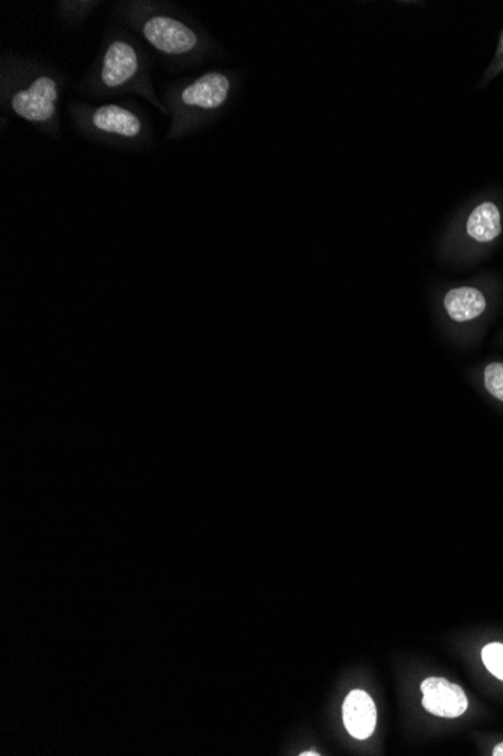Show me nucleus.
<instances>
[{
	"label": "nucleus",
	"mask_w": 503,
	"mask_h": 756,
	"mask_svg": "<svg viewBox=\"0 0 503 756\" xmlns=\"http://www.w3.org/2000/svg\"><path fill=\"white\" fill-rule=\"evenodd\" d=\"M76 91L95 102L139 95L161 115L169 117L152 82L151 54L140 38L115 23L102 34L94 61L77 83Z\"/></svg>",
	"instance_id": "3"
},
{
	"label": "nucleus",
	"mask_w": 503,
	"mask_h": 756,
	"mask_svg": "<svg viewBox=\"0 0 503 756\" xmlns=\"http://www.w3.org/2000/svg\"><path fill=\"white\" fill-rule=\"evenodd\" d=\"M67 86V74L52 64L14 50L0 54L2 120L17 118L61 141V103Z\"/></svg>",
	"instance_id": "2"
},
{
	"label": "nucleus",
	"mask_w": 503,
	"mask_h": 756,
	"mask_svg": "<svg viewBox=\"0 0 503 756\" xmlns=\"http://www.w3.org/2000/svg\"><path fill=\"white\" fill-rule=\"evenodd\" d=\"M67 113L81 138L120 152H147L156 130L145 109L133 100L85 102L72 99Z\"/></svg>",
	"instance_id": "4"
},
{
	"label": "nucleus",
	"mask_w": 503,
	"mask_h": 756,
	"mask_svg": "<svg viewBox=\"0 0 503 756\" xmlns=\"http://www.w3.org/2000/svg\"><path fill=\"white\" fill-rule=\"evenodd\" d=\"M466 233L478 243H491L502 234V218L495 202H481L469 216Z\"/></svg>",
	"instance_id": "9"
},
{
	"label": "nucleus",
	"mask_w": 503,
	"mask_h": 756,
	"mask_svg": "<svg viewBox=\"0 0 503 756\" xmlns=\"http://www.w3.org/2000/svg\"><path fill=\"white\" fill-rule=\"evenodd\" d=\"M482 662L491 675L503 681V643L487 644L486 648L482 649Z\"/></svg>",
	"instance_id": "12"
},
{
	"label": "nucleus",
	"mask_w": 503,
	"mask_h": 756,
	"mask_svg": "<svg viewBox=\"0 0 503 756\" xmlns=\"http://www.w3.org/2000/svg\"><path fill=\"white\" fill-rule=\"evenodd\" d=\"M302 755H303V756H307V755H318V753H314V752H306V753H302Z\"/></svg>",
	"instance_id": "14"
},
{
	"label": "nucleus",
	"mask_w": 503,
	"mask_h": 756,
	"mask_svg": "<svg viewBox=\"0 0 503 756\" xmlns=\"http://www.w3.org/2000/svg\"><path fill=\"white\" fill-rule=\"evenodd\" d=\"M493 756H503V741L502 743L498 744L495 749H493V752H491Z\"/></svg>",
	"instance_id": "13"
},
{
	"label": "nucleus",
	"mask_w": 503,
	"mask_h": 756,
	"mask_svg": "<svg viewBox=\"0 0 503 756\" xmlns=\"http://www.w3.org/2000/svg\"><path fill=\"white\" fill-rule=\"evenodd\" d=\"M232 91L234 76L225 70H207L163 86L161 102L170 118L166 138L179 141L201 132L227 108Z\"/></svg>",
	"instance_id": "5"
},
{
	"label": "nucleus",
	"mask_w": 503,
	"mask_h": 756,
	"mask_svg": "<svg viewBox=\"0 0 503 756\" xmlns=\"http://www.w3.org/2000/svg\"><path fill=\"white\" fill-rule=\"evenodd\" d=\"M100 5H102V0H59L54 5V13L63 25L79 27Z\"/></svg>",
	"instance_id": "10"
},
{
	"label": "nucleus",
	"mask_w": 503,
	"mask_h": 756,
	"mask_svg": "<svg viewBox=\"0 0 503 756\" xmlns=\"http://www.w3.org/2000/svg\"><path fill=\"white\" fill-rule=\"evenodd\" d=\"M343 714L348 734L357 740L370 739L377 722V708L370 694L353 690L343 702Z\"/></svg>",
	"instance_id": "7"
},
{
	"label": "nucleus",
	"mask_w": 503,
	"mask_h": 756,
	"mask_svg": "<svg viewBox=\"0 0 503 756\" xmlns=\"http://www.w3.org/2000/svg\"><path fill=\"white\" fill-rule=\"evenodd\" d=\"M443 307L454 322H470L484 314L487 299L479 289L470 286L455 287L443 298Z\"/></svg>",
	"instance_id": "8"
},
{
	"label": "nucleus",
	"mask_w": 503,
	"mask_h": 756,
	"mask_svg": "<svg viewBox=\"0 0 503 756\" xmlns=\"http://www.w3.org/2000/svg\"><path fill=\"white\" fill-rule=\"evenodd\" d=\"M421 690L423 708L434 716L455 719L468 712L469 701L463 689L445 678H427Z\"/></svg>",
	"instance_id": "6"
},
{
	"label": "nucleus",
	"mask_w": 503,
	"mask_h": 756,
	"mask_svg": "<svg viewBox=\"0 0 503 756\" xmlns=\"http://www.w3.org/2000/svg\"><path fill=\"white\" fill-rule=\"evenodd\" d=\"M111 15L159 54L169 73L199 67L218 56L213 36L179 5L163 0H120L111 5Z\"/></svg>",
	"instance_id": "1"
},
{
	"label": "nucleus",
	"mask_w": 503,
	"mask_h": 756,
	"mask_svg": "<svg viewBox=\"0 0 503 756\" xmlns=\"http://www.w3.org/2000/svg\"><path fill=\"white\" fill-rule=\"evenodd\" d=\"M482 384L491 398L503 403V363L487 364L482 373Z\"/></svg>",
	"instance_id": "11"
}]
</instances>
